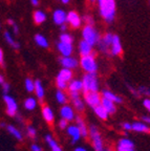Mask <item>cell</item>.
I'll return each mask as SVG.
<instances>
[{
    "label": "cell",
    "instance_id": "6da1fadb",
    "mask_svg": "<svg viewBox=\"0 0 150 151\" xmlns=\"http://www.w3.org/2000/svg\"><path fill=\"white\" fill-rule=\"evenodd\" d=\"M100 9V15L108 23H111L115 17V0H97Z\"/></svg>",
    "mask_w": 150,
    "mask_h": 151
},
{
    "label": "cell",
    "instance_id": "7a4b0ae2",
    "mask_svg": "<svg viewBox=\"0 0 150 151\" xmlns=\"http://www.w3.org/2000/svg\"><path fill=\"white\" fill-rule=\"evenodd\" d=\"M83 91H98L99 89V82L97 79L96 73H86V75L83 77Z\"/></svg>",
    "mask_w": 150,
    "mask_h": 151
},
{
    "label": "cell",
    "instance_id": "3957f363",
    "mask_svg": "<svg viewBox=\"0 0 150 151\" xmlns=\"http://www.w3.org/2000/svg\"><path fill=\"white\" fill-rule=\"evenodd\" d=\"M83 35V40H85L86 42H88L90 45H96L98 44V42L100 41L101 37L100 34L97 32V29L94 27V25H86L82 31Z\"/></svg>",
    "mask_w": 150,
    "mask_h": 151
},
{
    "label": "cell",
    "instance_id": "277c9868",
    "mask_svg": "<svg viewBox=\"0 0 150 151\" xmlns=\"http://www.w3.org/2000/svg\"><path fill=\"white\" fill-rule=\"evenodd\" d=\"M80 65L86 73H97L98 70V64H97V61L92 54L82 56L80 60Z\"/></svg>",
    "mask_w": 150,
    "mask_h": 151
},
{
    "label": "cell",
    "instance_id": "5b68a950",
    "mask_svg": "<svg viewBox=\"0 0 150 151\" xmlns=\"http://www.w3.org/2000/svg\"><path fill=\"white\" fill-rule=\"evenodd\" d=\"M88 135L92 139L94 150L96 151L103 150L104 146H103V141H102V137H101V133H100V131H99V129L96 126H90V128L88 130Z\"/></svg>",
    "mask_w": 150,
    "mask_h": 151
},
{
    "label": "cell",
    "instance_id": "8992f818",
    "mask_svg": "<svg viewBox=\"0 0 150 151\" xmlns=\"http://www.w3.org/2000/svg\"><path fill=\"white\" fill-rule=\"evenodd\" d=\"M84 100H85V103H87L90 107L94 108L96 106L101 104L102 98H101V94L98 93V91H88V92H85Z\"/></svg>",
    "mask_w": 150,
    "mask_h": 151
},
{
    "label": "cell",
    "instance_id": "52a82bcc",
    "mask_svg": "<svg viewBox=\"0 0 150 151\" xmlns=\"http://www.w3.org/2000/svg\"><path fill=\"white\" fill-rule=\"evenodd\" d=\"M3 100H4L5 105H6V113L9 116H15L17 113V109H18L17 102L15 101L14 98H12L9 94H5L3 97Z\"/></svg>",
    "mask_w": 150,
    "mask_h": 151
},
{
    "label": "cell",
    "instance_id": "ba28073f",
    "mask_svg": "<svg viewBox=\"0 0 150 151\" xmlns=\"http://www.w3.org/2000/svg\"><path fill=\"white\" fill-rule=\"evenodd\" d=\"M112 37H113L112 34L108 33L105 36H103L102 39H100L98 44H99V48H100L101 52H105V54H109V52H110V45L111 42H112Z\"/></svg>",
    "mask_w": 150,
    "mask_h": 151
},
{
    "label": "cell",
    "instance_id": "9c48e42d",
    "mask_svg": "<svg viewBox=\"0 0 150 151\" xmlns=\"http://www.w3.org/2000/svg\"><path fill=\"white\" fill-rule=\"evenodd\" d=\"M66 22L71 24L73 27L78 28L81 26V23H82V19L79 16V14L76 12H69L67 14V17H66Z\"/></svg>",
    "mask_w": 150,
    "mask_h": 151
},
{
    "label": "cell",
    "instance_id": "30bf717a",
    "mask_svg": "<svg viewBox=\"0 0 150 151\" xmlns=\"http://www.w3.org/2000/svg\"><path fill=\"white\" fill-rule=\"evenodd\" d=\"M122 44H121V40H120V37L118 35H113L112 37V42L110 45V52L113 56H118V55H121L122 52Z\"/></svg>",
    "mask_w": 150,
    "mask_h": 151
},
{
    "label": "cell",
    "instance_id": "8fae6325",
    "mask_svg": "<svg viewBox=\"0 0 150 151\" xmlns=\"http://www.w3.org/2000/svg\"><path fill=\"white\" fill-rule=\"evenodd\" d=\"M60 63L63 66L64 68H68V69H74L78 66V60L76 58H73L71 56L67 57H62L60 59Z\"/></svg>",
    "mask_w": 150,
    "mask_h": 151
},
{
    "label": "cell",
    "instance_id": "7c38bea8",
    "mask_svg": "<svg viewBox=\"0 0 150 151\" xmlns=\"http://www.w3.org/2000/svg\"><path fill=\"white\" fill-rule=\"evenodd\" d=\"M60 114H61L62 119H65L68 122L75 120V111H74L73 107L69 105H63L62 108L60 109Z\"/></svg>",
    "mask_w": 150,
    "mask_h": 151
},
{
    "label": "cell",
    "instance_id": "4fadbf2b",
    "mask_svg": "<svg viewBox=\"0 0 150 151\" xmlns=\"http://www.w3.org/2000/svg\"><path fill=\"white\" fill-rule=\"evenodd\" d=\"M58 47V50L60 52V54L62 55V57H67V56H71L73 54V50H74V47L73 44L71 43H65V42H60L58 43L57 45Z\"/></svg>",
    "mask_w": 150,
    "mask_h": 151
},
{
    "label": "cell",
    "instance_id": "5bb4252c",
    "mask_svg": "<svg viewBox=\"0 0 150 151\" xmlns=\"http://www.w3.org/2000/svg\"><path fill=\"white\" fill-rule=\"evenodd\" d=\"M67 133L68 135L71 137V144H76V142L80 139V137H82L81 131H80L79 127L77 125H71L67 126Z\"/></svg>",
    "mask_w": 150,
    "mask_h": 151
},
{
    "label": "cell",
    "instance_id": "9a60e30c",
    "mask_svg": "<svg viewBox=\"0 0 150 151\" xmlns=\"http://www.w3.org/2000/svg\"><path fill=\"white\" fill-rule=\"evenodd\" d=\"M66 17L67 14L64 12L63 9H56L53 14V19H54V22L58 25H62L66 22Z\"/></svg>",
    "mask_w": 150,
    "mask_h": 151
},
{
    "label": "cell",
    "instance_id": "2e32d148",
    "mask_svg": "<svg viewBox=\"0 0 150 151\" xmlns=\"http://www.w3.org/2000/svg\"><path fill=\"white\" fill-rule=\"evenodd\" d=\"M79 52L81 56H87V55H92V45H90L88 42L85 40H82L79 43Z\"/></svg>",
    "mask_w": 150,
    "mask_h": 151
},
{
    "label": "cell",
    "instance_id": "e0dca14e",
    "mask_svg": "<svg viewBox=\"0 0 150 151\" xmlns=\"http://www.w3.org/2000/svg\"><path fill=\"white\" fill-rule=\"evenodd\" d=\"M101 105L104 107V108H105V110L107 111L109 114H111V113H115V111H117V107H115V102L106 99V98H102Z\"/></svg>",
    "mask_w": 150,
    "mask_h": 151
},
{
    "label": "cell",
    "instance_id": "ac0fdd59",
    "mask_svg": "<svg viewBox=\"0 0 150 151\" xmlns=\"http://www.w3.org/2000/svg\"><path fill=\"white\" fill-rule=\"evenodd\" d=\"M57 78L61 79V80L68 83L69 81H71V78H73V71H71V69L64 68L63 67V69H61V70L59 71Z\"/></svg>",
    "mask_w": 150,
    "mask_h": 151
},
{
    "label": "cell",
    "instance_id": "d6986e66",
    "mask_svg": "<svg viewBox=\"0 0 150 151\" xmlns=\"http://www.w3.org/2000/svg\"><path fill=\"white\" fill-rule=\"evenodd\" d=\"M76 125L79 127L82 137H85L88 135V129H87V127H86V124H85L84 120H83L81 116H77V118H76Z\"/></svg>",
    "mask_w": 150,
    "mask_h": 151
},
{
    "label": "cell",
    "instance_id": "ffe728a7",
    "mask_svg": "<svg viewBox=\"0 0 150 151\" xmlns=\"http://www.w3.org/2000/svg\"><path fill=\"white\" fill-rule=\"evenodd\" d=\"M132 130L136 132H150V127L145 122H134L132 124Z\"/></svg>",
    "mask_w": 150,
    "mask_h": 151
},
{
    "label": "cell",
    "instance_id": "44dd1931",
    "mask_svg": "<svg viewBox=\"0 0 150 151\" xmlns=\"http://www.w3.org/2000/svg\"><path fill=\"white\" fill-rule=\"evenodd\" d=\"M42 116L47 123H52L55 119L54 112H53V110L50 109V107H48V106H44L42 108Z\"/></svg>",
    "mask_w": 150,
    "mask_h": 151
},
{
    "label": "cell",
    "instance_id": "7402d4cb",
    "mask_svg": "<svg viewBox=\"0 0 150 151\" xmlns=\"http://www.w3.org/2000/svg\"><path fill=\"white\" fill-rule=\"evenodd\" d=\"M102 94H103V98H106V99L110 100V101L115 102V103H122L123 100L122 98H120L119 96H117V94H115L113 92L109 91V90H103V92H102Z\"/></svg>",
    "mask_w": 150,
    "mask_h": 151
},
{
    "label": "cell",
    "instance_id": "603a6c76",
    "mask_svg": "<svg viewBox=\"0 0 150 151\" xmlns=\"http://www.w3.org/2000/svg\"><path fill=\"white\" fill-rule=\"evenodd\" d=\"M68 89L69 91H78L83 89V83L82 81L80 80H71L69 81V84H68Z\"/></svg>",
    "mask_w": 150,
    "mask_h": 151
},
{
    "label": "cell",
    "instance_id": "cb8c5ba5",
    "mask_svg": "<svg viewBox=\"0 0 150 151\" xmlns=\"http://www.w3.org/2000/svg\"><path fill=\"white\" fill-rule=\"evenodd\" d=\"M33 18H34V22L36 24H42L46 20V15L42 11H36L33 15Z\"/></svg>",
    "mask_w": 150,
    "mask_h": 151
},
{
    "label": "cell",
    "instance_id": "d4e9b609",
    "mask_svg": "<svg viewBox=\"0 0 150 151\" xmlns=\"http://www.w3.org/2000/svg\"><path fill=\"white\" fill-rule=\"evenodd\" d=\"M94 109V113H96L97 116L101 119V120H107L108 114H109V113L105 110V108L102 106L101 104H100V105H98V106H96Z\"/></svg>",
    "mask_w": 150,
    "mask_h": 151
},
{
    "label": "cell",
    "instance_id": "484cf974",
    "mask_svg": "<svg viewBox=\"0 0 150 151\" xmlns=\"http://www.w3.org/2000/svg\"><path fill=\"white\" fill-rule=\"evenodd\" d=\"M35 92L38 99L40 100L43 99V97H44V88H43V85L41 83V81L39 80L35 81Z\"/></svg>",
    "mask_w": 150,
    "mask_h": 151
},
{
    "label": "cell",
    "instance_id": "4316f807",
    "mask_svg": "<svg viewBox=\"0 0 150 151\" xmlns=\"http://www.w3.org/2000/svg\"><path fill=\"white\" fill-rule=\"evenodd\" d=\"M45 141H46V143L48 144L49 148L52 149V151H62L60 146L57 144V142L55 141L50 135H46V137H45Z\"/></svg>",
    "mask_w": 150,
    "mask_h": 151
},
{
    "label": "cell",
    "instance_id": "83f0119b",
    "mask_svg": "<svg viewBox=\"0 0 150 151\" xmlns=\"http://www.w3.org/2000/svg\"><path fill=\"white\" fill-rule=\"evenodd\" d=\"M24 108L26 109V110H34V109L36 108V106H37V101H36L35 98H27V99L24 101Z\"/></svg>",
    "mask_w": 150,
    "mask_h": 151
},
{
    "label": "cell",
    "instance_id": "f1b7e54d",
    "mask_svg": "<svg viewBox=\"0 0 150 151\" xmlns=\"http://www.w3.org/2000/svg\"><path fill=\"white\" fill-rule=\"evenodd\" d=\"M35 42L37 43L39 46L41 47H47L48 46V42H47V39L44 37L43 35H41V34H37V35L35 36Z\"/></svg>",
    "mask_w": 150,
    "mask_h": 151
},
{
    "label": "cell",
    "instance_id": "f546056e",
    "mask_svg": "<svg viewBox=\"0 0 150 151\" xmlns=\"http://www.w3.org/2000/svg\"><path fill=\"white\" fill-rule=\"evenodd\" d=\"M6 129H7V131H9V133L15 137V139H17L18 141H21L22 139L21 132L19 131L16 127H14V126H12V125H9V126H6Z\"/></svg>",
    "mask_w": 150,
    "mask_h": 151
},
{
    "label": "cell",
    "instance_id": "4dcf8cb0",
    "mask_svg": "<svg viewBox=\"0 0 150 151\" xmlns=\"http://www.w3.org/2000/svg\"><path fill=\"white\" fill-rule=\"evenodd\" d=\"M4 38H5V40H6V42L9 43V44L11 45L13 48H15V50H18L19 47H20L19 43L16 42V41L14 40V38L12 37V35H11L9 32H5V33H4Z\"/></svg>",
    "mask_w": 150,
    "mask_h": 151
},
{
    "label": "cell",
    "instance_id": "1f68e13d",
    "mask_svg": "<svg viewBox=\"0 0 150 151\" xmlns=\"http://www.w3.org/2000/svg\"><path fill=\"white\" fill-rule=\"evenodd\" d=\"M73 103H74V107L76 108V110L78 111H83L84 110V102L80 99V97L76 98V99H73Z\"/></svg>",
    "mask_w": 150,
    "mask_h": 151
},
{
    "label": "cell",
    "instance_id": "d6a6232c",
    "mask_svg": "<svg viewBox=\"0 0 150 151\" xmlns=\"http://www.w3.org/2000/svg\"><path fill=\"white\" fill-rule=\"evenodd\" d=\"M56 99L58 101V103L60 104H65L66 101H67V97H66V94L64 93L62 89H59L56 92Z\"/></svg>",
    "mask_w": 150,
    "mask_h": 151
},
{
    "label": "cell",
    "instance_id": "836d02e7",
    "mask_svg": "<svg viewBox=\"0 0 150 151\" xmlns=\"http://www.w3.org/2000/svg\"><path fill=\"white\" fill-rule=\"evenodd\" d=\"M24 85H25V89L27 90L28 92H32L35 90V82H34L32 79H30V78L25 79Z\"/></svg>",
    "mask_w": 150,
    "mask_h": 151
},
{
    "label": "cell",
    "instance_id": "e575fe53",
    "mask_svg": "<svg viewBox=\"0 0 150 151\" xmlns=\"http://www.w3.org/2000/svg\"><path fill=\"white\" fill-rule=\"evenodd\" d=\"M118 145H121V146H125V147H130V148H134L133 142L129 139H121L119 142H118Z\"/></svg>",
    "mask_w": 150,
    "mask_h": 151
},
{
    "label": "cell",
    "instance_id": "d590c367",
    "mask_svg": "<svg viewBox=\"0 0 150 151\" xmlns=\"http://www.w3.org/2000/svg\"><path fill=\"white\" fill-rule=\"evenodd\" d=\"M60 41H61V42L71 43V44H73V42H74V38H73V36L69 35V34L63 33L61 36H60Z\"/></svg>",
    "mask_w": 150,
    "mask_h": 151
},
{
    "label": "cell",
    "instance_id": "8d00e7d4",
    "mask_svg": "<svg viewBox=\"0 0 150 151\" xmlns=\"http://www.w3.org/2000/svg\"><path fill=\"white\" fill-rule=\"evenodd\" d=\"M56 83H57V86H58V88L59 89H65V88H67V82H65V81H63V80H61V79H59V78H57V81H56Z\"/></svg>",
    "mask_w": 150,
    "mask_h": 151
},
{
    "label": "cell",
    "instance_id": "74e56055",
    "mask_svg": "<svg viewBox=\"0 0 150 151\" xmlns=\"http://www.w3.org/2000/svg\"><path fill=\"white\" fill-rule=\"evenodd\" d=\"M138 94H145V96H150V89L147 88L146 86H141V87H138Z\"/></svg>",
    "mask_w": 150,
    "mask_h": 151
},
{
    "label": "cell",
    "instance_id": "f35d334b",
    "mask_svg": "<svg viewBox=\"0 0 150 151\" xmlns=\"http://www.w3.org/2000/svg\"><path fill=\"white\" fill-rule=\"evenodd\" d=\"M27 134L30 137H36V129L33 126H28L27 127Z\"/></svg>",
    "mask_w": 150,
    "mask_h": 151
},
{
    "label": "cell",
    "instance_id": "ab89813d",
    "mask_svg": "<svg viewBox=\"0 0 150 151\" xmlns=\"http://www.w3.org/2000/svg\"><path fill=\"white\" fill-rule=\"evenodd\" d=\"M84 21L86 22V25H94V23L92 17V16H88V15L84 17Z\"/></svg>",
    "mask_w": 150,
    "mask_h": 151
},
{
    "label": "cell",
    "instance_id": "60d3db41",
    "mask_svg": "<svg viewBox=\"0 0 150 151\" xmlns=\"http://www.w3.org/2000/svg\"><path fill=\"white\" fill-rule=\"evenodd\" d=\"M67 126H68V121L65 120V119H62L59 122V127L61 128V129H65V128H67Z\"/></svg>",
    "mask_w": 150,
    "mask_h": 151
},
{
    "label": "cell",
    "instance_id": "b9f144b4",
    "mask_svg": "<svg viewBox=\"0 0 150 151\" xmlns=\"http://www.w3.org/2000/svg\"><path fill=\"white\" fill-rule=\"evenodd\" d=\"M117 151H133V148H130V147H125V146H121V145H118Z\"/></svg>",
    "mask_w": 150,
    "mask_h": 151
},
{
    "label": "cell",
    "instance_id": "7bdbcfd3",
    "mask_svg": "<svg viewBox=\"0 0 150 151\" xmlns=\"http://www.w3.org/2000/svg\"><path fill=\"white\" fill-rule=\"evenodd\" d=\"M2 90H3V93H4V94H9V84H7V83H3V84H2Z\"/></svg>",
    "mask_w": 150,
    "mask_h": 151
},
{
    "label": "cell",
    "instance_id": "ee69618b",
    "mask_svg": "<svg viewBox=\"0 0 150 151\" xmlns=\"http://www.w3.org/2000/svg\"><path fill=\"white\" fill-rule=\"evenodd\" d=\"M143 105L146 109L150 112V99H145L143 101Z\"/></svg>",
    "mask_w": 150,
    "mask_h": 151
},
{
    "label": "cell",
    "instance_id": "f6af8a7d",
    "mask_svg": "<svg viewBox=\"0 0 150 151\" xmlns=\"http://www.w3.org/2000/svg\"><path fill=\"white\" fill-rule=\"evenodd\" d=\"M123 129L126 130V131H128V130H131L132 129V124H130V123H124L122 125Z\"/></svg>",
    "mask_w": 150,
    "mask_h": 151
},
{
    "label": "cell",
    "instance_id": "bcb514c9",
    "mask_svg": "<svg viewBox=\"0 0 150 151\" xmlns=\"http://www.w3.org/2000/svg\"><path fill=\"white\" fill-rule=\"evenodd\" d=\"M31 149H32V151H42V148H41V147H40L39 145H37V144L32 145Z\"/></svg>",
    "mask_w": 150,
    "mask_h": 151
},
{
    "label": "cell",
    "instance_id": "7dc6e473",
    "mask_svg": "<svg viewBox=\"0 0 150 151\" xmlns=\"http://www.w3.org/2000/svg\"><path fill=\"white\" fill-rule=\"evenodd\" d=\"M0 65L4 66V57H3V52L0 48Z\"/></svg>",
    "mask_w": 150,
    "mask_h": 151
},
{
    "label": "cell",
    "instance_id": "c3c4849f",
    "mask_svg": "<svg viewBox=\"0 0 150 151\" xmlns=\"http://www.w3.org/2000/svg\"><path fill=\"white\" fill-rule=\"evenodd\" d=\"M142 120H143V122H145L146 124H149V125H150V116H144L143 118H142Z\"/></svg>",
    "mask_w": 150,
    "mask_h": 151
},
{
    "label": "cell",
    "instance_id": "681fc988",
    "mask_svg": "<svg viewBox=\"0 0 150 151\" xmlns=\"http://www.w3.org/2000/svg\"><path fill=\"white\" fill-rule=\"evenodd\" d=\"M31 2L34 6H37V5L39 4V0H31Z\"/></svg>",
    "mask_w": 150,
    "mask_h": 151
},
{
    "label": "cell",
    "instance_id": "f907efd6",
    "mask_svg": "<svg viewBox=\"0 0 150 151\" xmlns=\"http://www.w3.org/2000/svg\"><path fill=\"white\" fill-rule=\"evenodd\" d=\"M13 28H14V33L15 34L19 33V29H18V26H17V24H14V25H13Z\"/></svg>",
    "mask_w": 150,
    "mask_h": 151
},
{
    "label": "cell",
    "instance_id": "816d5d0a",
    "mask_svg": "<svg viewBox=\"0 0 150 151\" xmlns=\"http://www.w3.org/2000/svg\"><path fill=\"white\" fill-rule=\"evenodd\" d=\"M74 151H87V150L85 148H83V147H77Z\"/></svg>",
    "mask_w": 150,
    "mask_h": 151
},
{
    "label": "cell",
    "instance_id": "f5cc1de1",
    "mask_svg": "<svg viewBox=\"0 0 150 151\" xmlns=\"http://www.w3.org/2000/svg\"><path fill=\"white\" fill-rule=\"evenodd\" d=\"M4 83V78H3V76L0 75V85H2Z\"/></svg>",
    "mask_w": 150,
    "mask_h": 151
},
{
    "label": "cell",
    "instance_id": "db71d44e",
    "mask_svg": "<svg viewBox=\"0 0 150 151\" xmlns=\"http://www.w3.org/2000/svg\"><path fill=\"white\" fill-rule=\"evenodd\" d=\"M7 22H9V24H11V25H14V24H15V22L13 21L12 19H9V21H7Z\"/></svg>",
    "mask_w": 150,
    "mask_h": 151
},
{
    "label": "cell",
    "instance_id": "11a10c76",
    "mask_svg": "<svg viewBox=\"0 0 150 151\" xmlns=\"http://www.w3.org/2000/svg\"><path fill=\"white\" fill-rule=\"evenodd\" d=\"M61 29H62V31H65V29H66V25H65V23H64V24H62V25H61Z\"/></svg>",
    "mask_w": 150,
    "mask_h": 151
},
{
    "label": "cell",
    "instance_id": "9f6ffc18",
    "mask_svg": "<svg viewBox=\"0 0 150 151\" xmlns=\"http://www.w3.org/2000/svg\"><path fill=\"white\" fill-rule=\"evenodd\" d=\"M61 1H62V3H65V4L69 2V0H61Z\"/></svg>",
    "mask_w": 150,
    "mask_h": 151
},
{
    "label": "cell",
    "instance_id": "6f0895ef",
    "mask_svg": "<svg viewBox=\"0 0 150 151\" xmlns=\"http://www.w3.org/2000/svg\"><path fill=\"white\" fill-rule=\"evenodd\" d=\"M0 126H1V127H5V124L4 123H0Z\"/></svg>",
    "mask_w": 150,
    "mask_h": 151
},
{
    "label": "cell",
    "instance_id": "680465c9",
    "mask_svg": "<svg viewBox=\"0 0 150 151\" xmlns=\"http://www.w3.org/2000/svg\"><path fill=\"white\" fill-rule=\"evenodd\" d=\"M102 151H111V150H110V149H105V148H104Z\"/></svg>",
    "mask_w": 150,
    "mask_h": 151
},
{
    "label": "cell",
    "instance_id": "91938a15",
    "mask_svg": "<svg viewBox=\"0 0 150 151\" xmlns=\"http://www.w3.org/2000/svg\"><path fill=\"white\" fill-rule=\"evenodd\" d=\"M90 1H92V2H94V0H90Z\"/></svg>",
    "mask_w": 150,
    "mask_h": 151
},
{
    "label": "cell",
    "instance_id": "94428289",
    "mask_svg": "<svg viewBox=\"0 0 150 151\" xmlns=\"http://www.w3.org/2000/svg\"><path fill=\"white\" fill-rule=\"evenodd\" d=\"M0 27H1V25H0Z\"/></svg>",
    "mask_w": 150,
    "mask_h": 151
}]
</instances>
